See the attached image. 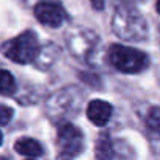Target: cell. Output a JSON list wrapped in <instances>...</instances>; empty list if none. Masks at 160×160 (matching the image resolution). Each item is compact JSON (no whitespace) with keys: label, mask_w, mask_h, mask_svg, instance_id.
Listing matches in <instances>:
<instances>
[{"label":"cell","mask_w":160,"mask_h":160,"mask_svg":"<svg viewBox=\"0 0 160 160\" xmlns=\"http://www.w3.org/2000/svg\"><path fill=\"white\" fill-rule=\"evenodd\" d=\"M112 31L121 41L129 42H145L149 36L146 19L129 2L117 3L112 16Z\"/></svg>","instance_id":"obj_1"},{"label":"cell","mask_w":160,"mask_h":160,"mask_svg":"<svg viewBox=\"0 0 160 160\" xmlns=\"http://www.w3.org/2000/svg\"><path fill=\"white\" fill-rule=\"evenodd\" d=\"M41 48H42V45L39 42V38L33 30L22 31L16 38H12L0 45V52L3 53L5 58H8L9 61L20 64V65L34 64L36 58L41 53Z\"/></svg>","instance_id":"obj_2"},{"label":"cell","mask_w":160,"mask_h":160,"mask_svg":"<svg viewBox=\"0 0 160 160\" xmlns=\"http://www.w3.org/2000/svg\"><path fill=\"white\" fill-rule=\"evenodd\" d=\"M107 61L109 64L126 75H135L140 73L143 70H146L149 67V56L142 52L137 50L134 47H128L123 44H112L107 48Z\"/></svg>","instance_id":"obj_3"},{"label":"cell","mask_w":160,"mask_h":160,"mask_svg":"<svg viewBox=\"0 0 160 160\" xmlns=\"http://www.w3.org/2000/svg\"><path fill=\"white\" fill-rule=\"evenodd\" d=\"M81 101L82 92L76 86H68L48 95L45 100V112L53 121L59 123L64 121V117L78 113L81 109Z\"/></svg>","instance_id":"obj_4"},{"label":"cell","mask_w":160,"mask_h":160,"mask_svg":"<svg viewBox=\"0 0 160 160\" xmlns=\"http://www.w3.org/2000/svg\"><path fill=\"white\" fill-rule=\"evenodd\" d=\"M58 160H75L84 151V134L72 121L58 123Z\"/></svg>","instance_id":"obj_5"},{"label":"cell","mask_w":160,"mask_h":160,"mask_svg":"<svg viewBox=\"0 0 160 160\" xmlns=\"http://www.w3.org/2000/svg\"><path fill=\"white\" fill-rule=\"evenodd\" d=\"M65 44H67V50L73 58L82 62H90V59L97 53V48L100 45V38L92 30L79 28L72 31L67 36Z\"/></svg>","instance_id":"obj_6"},{"label":"cell","mask_w":160,"mask_h":160,"mask_svg":"<svg viewBox=\"0 0 160 160\" xmlns=\"http://www.w3.org/2000/svg\"><path fill=\"white\" fill-rule=\"evenodd\" d=\"M33 12L36 20L48 28H59L68 19L65 8L58 0H39L34 5Z\"/></svg>","instance_id":"obj_7"},{"label":"cell","mask_w":160,"mask_h":160,"mask_svg":"<svg viewBox=\"0 0 160 160\" xmlns=\"http://www.w3.org/2000/svg\"><path fill=\"white\" fill-rule=\"evenodd\" d=\"M112 112H113V107L110 103H107L104 100H92L87 107H86V113H87V118L95 124V126H106L112 117Z\"/></svg>","instance_id":"obj_8"},{"label":"cell","mask_w":160,"mask_h":160,"mask_svg":"<svg viewBox=\"0 0 160 160\" xmlns=\"http://www.w3.org/2000/svg\"><path fill=\"white\" fill-rule=\"evenodd\" d=\"M59 54H61V50L56 44H53V42L44 44L42 48H41V53L34 61V67L42 70V72L50 70L56 64V61L59 59Z\"/></svg>","instance_id":"obj_9"},{"label":"cell","mask_w":160,"mask_h":160,"mask_svg":"<svg viewBox=\"0 0 160 160\" xmlns=\"http://www.w3.org/2000/svg\"><path fill=\"white\" fill-rule=\"evenodd\" d=\"M14 151L27 157H39L44 154L42 145L36 138H31V137H20L14 143Z\"/></svg>","instance_id":"obj_10"},{"label":"cell","mask_w":160,"mask_h":160,"mask_svg":"<svg viewBox=\"0 0 160 160\" xmlns=\"http://www.w3.org/2000/svg\"><path fill=\"white\" fill-rule=\"evenodd\" d=\"M95 159L97 160H113L115 148L110 135L107 132H101L95 142Z\"/></svg>","instance_id":"obj_11"},{"label":"cell","mask_w":160,"mask_h":160,"mask_svg":"<svg viewBox=\"0 0 160 160\" xmlns=\"http://www.w3.org/2000/svg\"><path fill=\"white\" fill-rule=\"evenodd\" d=\"M17 93V82L11 72L0 68V95L14 97Z\"/></svg>","instance_id":"obj_12"},{"label":"cell","mask_w":160,"mask_h":160,"mask_svg":"<svg viewBox=\"0 0 160 160\" xmlns=\"http://www.w3.org/2000/svg\"><path fill=\"white\" fill-rule=\"evenodd\" d=\"M146 126L154 135L160 137V106L149 107L146 115Z\"/></svg>","instance_id":"obj_13"},{"label":"cell","mask_w":160,"mask_h":160,"mask_svg":"<svg viewBox=\"0 0 160 160\" xmlns=\"http://www.w3.org/2000/svg\"><path fill=\"white\" fill-rule=\"evenodd\" d=\"M12 115H14L12 107L5 106V104H0V126H6V124H9V121L12 120Z\"/></svg>","instance_id":"obj_14"},{"label":"cell","mask_w":160,"mask_h":160,"mask_svg":"<svg viewBox=\"0 0 160 160\" xmlns=\"http://www.w3.org/2000/svg\"><path fill=\"white\" fill-rule=\"evenodd\" d=\"M79 78H81V81H84L86 84H89V86H92V87H100V86H101L100 78H98V75H95V73L81 72V73H79Z\"/></svg>","instance_id":"obj_15"},{"label":"cell","mask_w":160,"mask_h":160,"mask_svg":"<svg viewBox=\"0 0 160 160\" xmlns=\"http://www.w3.org/2000/svg\"><path fill=\"white\" fill-rule=\"evenodd\" d=\"M89 2H90V5L93 6V9H97V11H101V9H104L106 0H89Z\"/></svg>","instance_id":"obj_16"},{"label":"cell","mask_w":160,"mask_h":160,"mask_svg":"<svg viewBox=\"0 0 160 160\" xmlns=\"http://www.w3.org/2000/svg\"><path fill=\"white\" fill-rule=\"evenodd\" d=\"M156 9H157V12L160 14V0H156Z\"/></svg>","instance_id":"obj_17"},{"label":"cell","mask_w":160,"mask_h":160,"mask_svg":"<svg viewBox=\"0 0 160 160\" xmlns=\"http://www.w3.org/2000/svg\"><path fill=\"white\" fill-rule=\"evenodd\" d=\"M2 143H3V134H2V131H0V146H2Z\"/></svg>","instance_id":"obj_18"},{"label":"cell","mask_w":160,"mask_h":160,"mask_svg":"<svg viewBox=\"0 0 160 160\" xmlns=\"http://www.w3.org/2000/svg\"><path fill=\"white\" fill-rule=\"evenodd\" d=\"M0 160H9L8 157H0Z\"/></svg>","instance_id":"obj_19"},{"label":"cell","mask_w":160,"mask_h":160,"mask_svg":"<svg viewBox=\"0 0 160 160\" xmlns=\"http://www.w3.org/2000/svg\"><path fill=\"white\" fill-rule=\"evenodd\" d=\"M159 39H160V25H159Z\"/></svg>","instance_id":"obj_20"},{"label":"cell","mask_w":160,"mask_h":160,"mask_svg":"<svg viewBox=\"0 0 160 160\" xmlns=\"http://www.w3.org/2000/svg\"><path fill=\"white\" fill-rule=\"evenodd\" d=\"M27 160H33V159H27Z\"/></svg>","instance_id":"obj_21"}]
</instances>
